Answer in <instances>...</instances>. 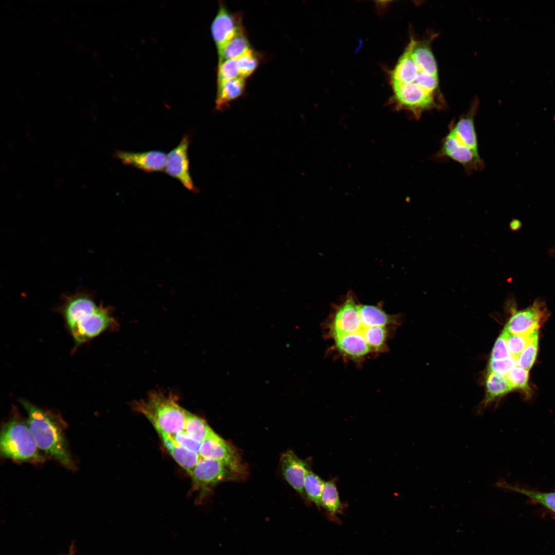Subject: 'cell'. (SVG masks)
Here are the masks:
<instances>
[{"mask_svg":"<svg viewBox=\"0 0 555 555\" xmlns=\"http://www.w3.org/2000/svg\"><path fill=\"white\" fill-rule=\"evenodd\" d=\"M61 311L77 345H80L101 333L115 329L117 323L109 309L98 305L84 291L65 295Z\"/></svg>","mask_w":555,"mask_h":555,"instance_id":"cell-1","label":"cell"},{"mask_svg":"<svg viewBox=\"0 0 555 555\" xmlns=\"http://www.w3.org/2000/svg\"><path fill=\"white\" fill-rule=\"evenodd\" d=\"M200 457L218 461L240 477L246 474V468L236 449L212 431L201 443Z\"/></svg>","mask_w":555,"mask_h":555,"instance_id":"cell-6","label":"cell"},{"mask_svg":"<svg viewBox=\"0 0 555 555\" xmlns=\"http://www.w3.org/2000/svg\"><path fill=\"white\" fill-rule=\"evenodd\" d=\"M281 471L287 482L300 494L305 495L304 482L308 471L307 464L292 451L284 452L281 458Z\"/></svg>","mask_w":555,"mask_h":555,"instance_id":"cell-14","label":"cell"},{"mask_svg":"<svg viewBox=\"0 0 555 555\" xmlns=\"http://www.w3.org/2000/svg\"><path fill=\"white\" fill-rule=\"evenodd\" d=\"M190 475L194 485L201 492L196 501L197 504L201 503L206 493L217 484L240 477L222 463L202 458H200Z\"/></svg>","mask_w":555,"mask_h":555,"instance_id":"cell-7","label":"cell"},{"mask_svg":"<svg viewBox=\"0 0 555 555\" xmlns=\"http://www.w3.org/2000/svg\"><path fill=\"white\" fill-rule=\"evenodd\" d=\"M1 454L19 461L42 462L45 458L39 451L27 422L14 415L3 424L0 437Z\"/></svg>","mask_w":555,"mask_h":555,"instance_id":"cell-4","label":"cell"},{"mask_svg":"<svg viewBox=\"0 0 555 555\" xmlns=\"http://www.w3.org/2000/svg\"><path fill=\"white\" fill-rule=\"evenodd\" d=\"M321 506L332 514L338 512L341 508L339 493L336 484L332 481L324 484L321 499Z\"/></svg>","mask_w":555,"mask_h":555,"instance_id":"cell-27","label":"cell"},{"mask_svg":"<svg viewBox=\"0 0 555 555\" xmlns=\"http://www.w3.org/2000/svg\"><path fill=\"white\" fill-rule=\"evenodd\" d=\"M358 305L348 292L344 301L336 306L329 324V335L332 339L356 332L361 324Z\"/></svg>","mask_w":555,"mask_h":555,"instance_id":"cell-10","label":"cell"},{"mask_svg":"<svg viewBox=\"0 0 555 555\" xmlns=\"http://www.w3.org/2000/svg\"><path fill=\"white\" fill-rule=\"evenodd\" d=\"M239 77H240L239 72L236 60L227 59L218 61L217 86Z\"/></svg>","mask_w":555,"mask_h":555,"instance_id":"cell-28","label":"cell"},{"mask_svg":"<svg viewBox=\"0 0 555 555\" xmlns=\"http://www.w3.org/2000/svg\"><path fill=\"white\" fill-rule=\"evenodd\" d=\"M173 393L151 392L144 399L132 403L134 410L143 415L155 429L174 435L184 430L189 412L178 403Z\"/></svg>","mask_w":555,"mask_h":555,"instance_id":"cell-3","label":"cell"},{"mask_svg":"<svg viewBox=\"0 0 555 555\" xmlns=\"http://www.w3.org/2000/svg\"><path fill=\"white\" fill-rule=\"evenodd\" d=\"M155 430L174 459L190 474L201 458L199 455L181 446L170 434L159 429Z\"/></svg>","mask_w":555,"mask_h":555,"instance_id":"cell-17","label":"cell"},{"mask_svg":"<svg viewBox=\"0 0 555 555\" xmlns=\"http://www.w3.org/2000/svg\"><path fill=\"white\" fill-rule=\"evenodd\" d=\"M190 139L184 135L179 144L167 155L165 172L178 180L187 189L197 192L190 172L188 149Z\"/></svg>","mask_w":555,"mask_h":555,"instance_id":"cell-11","label":"cell"},{"mask_svg":"<svg viewBox=\"0 0 555 555\" xmlns=\"http://www.w3.org/2000/svg\"><path fill=\"white\" fill-rule=\"evenodd\" d=\"M20 402L27 413V422L39 449L65 467L75 470L76 465L68 449L62 420L26 400H21Z\"/></svg>","mask_w":555,"mask_h":555,"instance_id":"cell-2","label":"cell"},{"mask_svg":"<svg viewBox=\"0 0 555 555\" xmlns=\"http://www.w3.org/2000/svg\"><path fill=\"white\" fill-rule=\"evenodd\" d=\"M508 350L510 355L516 360L531 340L539 335V330L526 334H510L504 329Z\"/></svg>","mask_w":555,"mask_h":555,"instance_id":"cell-26","label":"cell"},{"mask_svg":"<svg viewBox=\"0 0 555 555\" xmlns=\"http://www.w3.org/2000/svg\"><path fill=\"white\" fill-rule=\"evenodd\" d=\"M184 430L191 438L200 443L212 431L204 419L190 412L188 414Z\"/></svg>","mask_w":555,"mask_h":555,"instance_id":"cell-24","label":"cell"},{"mask_svg":"<svg viewBox=\"0 0 555 555\" xmlns=\"http://www.w3.org/2000/svg\"><path fill=\"white\" fill-rule=\"evenodd\" d=\"M114 156L123 164L131 165L144 172L153 173L165 169L167 155L162 151L153 150L132 152L118 150Z\"/></svg>","mask_w":555,"mask_h":555,"instance_id":"cell-13","label":"cell"},{"mask_svg":"<svg viewBox=\"0 0 555 555\" xmlns=\"http://www.w3.org/2000/svg\"><path fill=\"white\" fill-rule=\"evenodd\" d=\"M516 365V359L511 356L504 359H490L488 371L505 376Z\"/></svg>","mask_w":555,"mask_h":555,"instance_id":"cell-32","label":"cell"},{"mask_svg":"<svg viewBox=\"0 0 555 555\" xmlns=\"http://www.w3.org/2000/svg\"><path fill=\"white\" fill-rule=\"evenodd\" d=\"M485 387L486 395L480 408V412L489 403L513 390L505 376L489 371L486 376Z\"/></svg>","mask_w":555,"mask_h":555,"instance_id":"cell-19","label":"cell"},{"mask_svg":"<svg viewBox=\"0 0 555 555\" xmlns=\"http://www.w3.org/2000/svg\"><path fill=\"white\" fill-rule=\"evenodd\" d=\"M241 16L230 12L223 4H220L218 12L211 26L212 38L218 52L240 31L243 30Z\"/></svg>","mask_w":555,"mask_h":555,"instance_id":"cell-12","label":"cell"},{"mask_svg":"<svg viewBox=\"0 0 555 555\" xmlns=\"http://www.w3.org/2000/svg\"><path fill=\"white\" fill-rule=\"evenodd\" d=\"M172 436L181 446L199 454L201 443L191 438L184 430Z\"/></svg>","mask_w":555,"mask_h":555,"instance_id":"cell-34","label":"cell"},{"mask_svg":"<svg viewBox=\"0 0 555 555\" xmlns=\"http://www.w3.org/2000/svg\"><path fill=\"white\" fill-rule=\"evenodd\" d=\"M239 76L246 78L250 76L256 69L258 64V60L254 51L250 49L236 60Z\"/></svg>","mask_w":555,"mask_h":555,"instance_id":"cell-30","label":"cell"},{"mask_svg":"<svg viewBox=\"0 0 555 555\" xmlns=\"http://www.w3.org/2000/svg\"><path fill=\"white\" fill-rule=\"evenodd\" d=\"M393 95L391 99L396 109L407 111L415 119L433 109L441 108L437 95L432 94L414 84L392 87Z\"/></svg>","mask_w":555,"mask_h":555,"instance_id":"cell-5","label":"cell"},{"mask_svg":"<svg viewBox=\"0 0 555 555\" xmlns=\"http://www.w3.org/2000/svg\"><path fill=\"white\" fill-rule=\"evenodd\" d=\"M250 49L249 42L243 30L229 41L218 52L219 61L236 60Z\"/></svg>","mask_w":555,"mask_h":555,"instance_id":"cell-22","label":"cell"},{"mask_svg":"<svg viewBox=\"0 0 555 555\" xmlns=\"http://www.w3.org/2000/svg\"><path fill=\"white\" fill-rule=\"evenodd\" d=\"M245 86V79L237 77L217 86L216 98V108L223 110L228 106L232 101L239 97L243 93Z\"/></svg>","mask_w":555,"mask_h":555,"instance_id":"cell-20","label":"cell"},{"mask_svg":"<svg viewBox=\"0 0 555 555\" xmlns=\"http://www.w3.org/2000/svg\"><path fill=\"white\" fill-rule=\"evenodd\" d=\"M337 349L353 359H360L372 353L365 339L356 334L338 336L332 339Z\"/></svg>","mask_w":555,"mask_h":555,"instance_id":"cell-18","label":"cell"},{"mask_svg":"<svg viewBox=\"0 0 555 555\" xmlns=\"http://www.w3.org/2000/svg\"><path fill=\"white\" fill-rule=\"evenodd\" d=\"M538 335L535 336L516 360V365L527 371L533 365L538 350Z\"/></svg>","mask_w":555,"mask_h":555,"instance_id":"cell-29","label":"cell"},{"mask_svg":"<svg viewBox=\"0 0 555 555\" xmlns=\"http://www.w3.org/2000/svg\"><path fill=\"white\" fill-rule=\"evenodd\" d=\"M358 309L362 324L368 327L387 326L396 322V317L387 314L378 306L359 304Z\"/></svg>","mask_w":555,"mask_h":555,"instance_id":"cell-21","label":"cell"},{"mask_svg":"<svg viewBox=\"0 0 555 555\" xmlns=\"http://www.w3.org/2000/svg\"><path fill=\"white\" fill-rule=\"evenodd\" d=\"M528 372L516 365L505 377L513 389H521L527 393L529 391Z\"/></svg>","mask_w":555,"mask_h":555,"instance_id":"cell-31","label":"cell"},{"mask_svg":"<svg viewBox=\"0 0 555 555\" xmlns=\"http://www.w3.org/2000/svg\"><path fill=\"white\" fill-rule=\"evenodd\" d=\"M511 356L508 348L506 335L502 332L496 340L492 350L490 360H501Z\"/></svg>","mask_w":555,"mask_h":555,"instance_id":"cell-33","label":"cell"},{"mask_svg":"<svg viewBox=\"0 0 555 555\" xmlns=\"http://www.w3.org/2000/svg\"><path fill=\"white\" fill-rule=\"evenodd\" d=\"M548 314L545 302L536 300L527 308L514 311L504 330L513 334H526L539 330Z\"/></svg>","mask_w":555,"mask_h":555,"instance_id":"cell-9","label":"cell"},{"mask_svg":"<svg viewBox=\"0 0 555 555\" xmlns=\"http://www.w3.org/2000/svg\"><path fill=\"white\" fill-rule=\"evenodd\" d=\"M324 482L317 474L308 470L304 482L305 494L317 506L321 505V496Z\"/></svg>","mask_w":555,"mask_h":555,"instance_id":"cell-25","label":"cell"},{"mask_svg":"<svg viewBox=\"0 0 555 555\" xmlns=\"http://www.w3.org/2000/svg\"><path fill=\"white\" fill-rule=\"evenodd\" d=\"M478 108V102H474L469 110L456 121H452L449 125V131L460 142L472 149L478 151L474 118Z\"/></svg>","mask_w":555,"mask_h":555,"instance_id":"cell-15","label":"cell"},{"mask_svg":"<svg viewBox=\"0 0 555 555\" xmlns=\"http://www.w3.org/2000/svg\"><path fill=\"white\" fill-rule=\"evenodd\" d=\"M432 38L418 41L412 37L408 45L419 69L427 74L438 77L437 65L431 49Z\"/></svg>","mask_w":555,"mask_h":555,"instance_id":"cell-16","label":"cell"},{"mask_svg":"<svg viewBox=\"0 0 555 555\" xmlns=\"http://www.w3.org/2000/svg\"><path fill=\"white\" fill-rule=\"evenodd\" d=\"M501 488L523 494L555 513V492H543L514 486L505 482L497 484Z\"/></svg>","mask_w":555,"mask_h":555,"instance_id":"cell-23","label":"cell"},{"mask_svg":"<svg viewBox=\"0 0 555 555\" xmlns=\"http://www.w3.org/2000/svg\"><path fill=\"white\" fill-rule=\"evenodd\" d=\"M436 156L438 158H449L456 161L469 174L481 170L484 167V161L478 151L460 142L449 131L442 139Z\"/></svg>","mask_w":555,"mask_h":555,"instance_id":"cell-8","label":"cell"}]
</instances>
